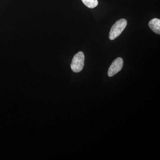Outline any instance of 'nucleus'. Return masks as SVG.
<instances>
[{
	"instance_id": "obj_1",
	"label": "nucleus",
	"mask_w": 160,
	"mask_h": 160,
	"mask_svg": "<svg viewBox=\"0 0 160 160\" xmlns=\"http://www.w3.org/2000/svg\"><path fill=\"white\" fill-rule=\"evenodd\" d=\"M127 24V21L125 19H121L117 21L110 29L109 39L113 40L117 38L126 28Z\"/></svg>"
},
{
	"instance_id": "obj_2",
	"label": "nucleus",
	"mask_w": 160,
	"mask_h": 160,
	"mask_svg": "<svg viewBox=\"0 0 160 160\" xmlns=\"http://www.w3.org/2000/svg\"><path fill=\"white\" fill-rule=\"evenodd\" d=\"M85 55L82 52H79L73 57L72 61L71 68L74 72H80L82 70L84 66Z\"/></svg>"
},
{
	"instance_id": "obj_5",
	"label": "nucleus",
	"mask_w": 160,
	"mask_h": 160,
	"mask_svg": "<svg viewBox=\"0 0 160 160\" xmlns=\"http://www.w3.org/2000/svg\"><path fill=\"white\" fill-rule=\"evenodd\" d=\"M85 6L91 9L95 8L98 4V0H82Z\"/></svg>"
},
{
	"instance_id": "obj_3",
	"label": "nucleus",
	"mask_w": 160,
	"mask_h": 160,
	"mask_svg": "<svg viewBox=\"0 0 160 160\" xmlns=\"http://www.w3.org/2000/svg\"><path fill=\"white\" fill-rule=\"evenodd\" d=\"M123 66V59L121 58H118L116 59L112 63L111 66L109 68L108 75L109 77H113L122 70Z\"/></svg>"
},
{
	"instance_id": "obj_4",
	"label": "nucleus",
	"mask_w": 160,
	"mask_h": 160,
	"mask_svg": "<svg viewBox=\"0 0 160 160\" xmlns=\"http://www.w3.org/2000/svg\"><path fill=\"white\" fill-rule=\"evenodd\" d=\"M149 28L157 34H160V20L158 18L152 19L149 23Z\"/></svg>"
}]
</instances>
